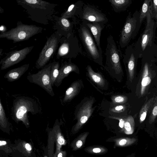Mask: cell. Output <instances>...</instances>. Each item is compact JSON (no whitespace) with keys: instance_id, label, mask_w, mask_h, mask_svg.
<instances>
[{"instance_id":"f1b7e54d","label":"cell","mask_w":157,"mask_h":157,"mask_svg":"<svg viewBox=\"0 0 157 157\" xmlns=\"http://www.w3.org/2000/svg\"><path fill=\"white\" fill-rule=\"evenodd\" d=\"M59 62L55 61L52 63L50 76L52 86H54L55 83L59 75Z\"/></svg>"},{"instance_id":"f546056e","label":"cell","mask_w":157,"mask_h":157,"mask_svg":"<svg viewBox=\"0 0 157 157\" xmlns=\"http://www.w3.org/2000/svg\"><path fill=\"white\" fill-rule=\"evenodd\" d=\"M10 125L1 98H0V126L1 128L3 129H8L9 128Z\"/></svg>"},{"instance_id":"1f68e13d","label":"cell","mask_w":157,"mask_h":157,"mask_svg":"<svg viewBox=\"0 0 157 157\" xmlns=\"http://www.w3.org/2000/svg\"><path fill=\"white\" fill-rule=\"evenodd\" d=\"M128 100L127 97L122 95H118L113 97V102L116 103H123L125 102Z\"/></svg>"},{"instance_id":"d590c367","label":"cell","mask_w":157,"mask_h":157,"mask_svg":"<svg viewBox=\"0 0 157 157\" xmlns=\"http://www.w3.org/2000/svg\"><path fill=\"white\" fill-rule=\"evenodd\" d=\"M116 118L117 119L119 120V126L122 129V130L123 131L124 126L125 120L122 118Z\"/></svg>"},{"instance_id":"83f0119b","label":"cell","mask_w":157,"mask_h":157,"mask_svg":"<svg viewBox=\"0 0 157 157\" xmlns=\"http://www.w3.org/2000/svg\"><path fill=\"white\" fill-rule=\"evenodd\" d=\"M84 150L86 152L93 155H101L106 153L108 149L102 146H93L86 148Z\"/></svg>"},{"instance_id":"52a82bcc","label":"cell","mask_w":157,"mask_h":157,"mask_svg":"<svg viewBox=\"0 0 157 157\" xmlns=\"http://www.w3.org/2000/svg\"><path fill=\"white\" fill-rule=\"evenodd\" d=\"M52 63L46 65L37 73L29 75L27 79L30 83L35 84L43 88L52 97L55 95L50 76Z\"/></svg>"},{"instance_id":"3957f363","label":"cell","mask_w":157,"mask_h":157,"mask_svg":"<svg viewBox=\"0 0 157 157\" xmlns=\"http://www.w3.org/2000/svg\"><path fill=\"white\" fill-rule=\"evenodd\" d=\"M42 28L34 25L24 24L18 22L15 28L1 33L0 38H6L13 40V43L28 40L42 31Z\"/></svg>"},{"instance_id":"60d3db41","label":"cell","mask_w":157,"mask_h":157,"mask_svg":"<svg viewBox=\"0 0 157 157\" xmlns=\"http://www.w3.org/2000/svg\"></svg>"},{"instance_id":"6da1fadb","label":"cell","mask_w":157,"mask_h":157,"mask_svg":"<svg viewBox=\"0 0 157 157\" xmlns=\"http://www.w3.org/2000/svg\"><path fill=\"white\" fill-rule=\"evenodd\" d=\"M39 109L36 101L25 96H18L13 100L11 108L12 119L17 123L22 121L27 128L30 126L28 113L36 114Z\"/></svg>"},{"instance_id":"5bb4252c","label":"cell","mask_w":157,"mask_h":157,"mask_svg":"<svg viewBox=\"0 0 157 157\" xmlns=\"http://www.w3.org/2000/svg\"><path fill=\"white\" fill-rule=\"evenodd\" d=\"M16 1L18 4L24 8L32 9L47 10L49 8H54L55 6L56 5L41 0H17Z\"/></svg>"},{"instance_id":"277c9868","label":"cell","mask_w":157,"mask_h":157,"mask_svg":"<svg viewBox=\"0 0 157 157\" xmlns=\"http://www.w3.org/2000/svg\"><path fill=\"white\" fill-rule=\"evenodd\" d=\"M107 44L105 55V68L109 71H114L117 74L123 72L121 59L122 54L112 36L110 35L107 39Z\"/></svg>"},{"instance_id":"5b68a950","label":"cell","mask_w":157,"mask_h":157,"mask_svg":"<svg viewBox=\"0 0 157 157\" xmlns=\"http://www.w3.org/2000/svg\"><path fill=\"white\" fill-rule=\"evenodd\" d=\"M140 15L136 11L133 15L129 12L120 32L119 44L121 48L126 47L136 35L140 25Z\"/></svg>"},{"instance_id":"d4e9b609","label":"cell","mask_w":157,"mask_h":157,"mask_svg":"<svg viewBox=\"0 0 157 157\" xmlns=\"http://www.w3.org/2000/svg\"><path fill=\"white\" fill-rule=\"evenodd\" d=\"M115 145L118 147H124L130 146L137 140L135 138L123 137L116 138L114 140Z\"/></svg>"},{"instance_id":"30bf717a","label":"cell","mask_w":157,"mask_h":157,"mask_svg":"<svg viewBox=\"0 0 157 157\" xmlns=\"http://www.w3.org/2000/svg\"><path fill=\"white\" fill-rule=\"evenodd\" d=\"M94 99H92L84 103L80 108L77 115V122L74 127V132L77 133L82 128L91 115Z\"/></svg>"},{"instance_id":"ab89813d","label":"cell","mask_w":157,"mask_h":157,"mask_svg":"<svg viewBox=\"0 0 157 157\" xmlns=\"http://www.w3.org/2000/svg\"><path fill=\"white\" fill-rule=\"evenodd\" d=\"M44 157H48V156L46 155H45L44 156Z\"/></svg>"},{"instance_id":"f35d334b","label":"cell","mask_w":157,"mask_h":157,"mask_svg":"<svg viewBox=\"0 0 157 157\" xmlns=\"http://www.w3.org/2000/svg\"><path fill=\"white\" fill-rule=\"evenodd\" d=\"M154 18L156 20H157V13L154 17Z\"/></svg>"},{"instance_id":"ffe728a7","label":"cell","mask_w":157,"mask_h":157,"mask_svg":"<svg viewBox=\"0 0 157 157\" xmlns=\"http://www.w3.org/2000/svg\"><path fill=\"white\" fill-rule=\"evenodd\" d=\"M109 2L116 13L126 10L132 3L131 0H109Z\"/></svg>"},{"instance_id":"e0dca14e","label":"cell","mask_w":157,"mask_h":157,"mask_svg":"<svg viewBox=\"0 0 157 157\" xmlns=\"http://www.w3.org/2000/svg\"><path fill=\"white\" fill-rule=\"evenodd\" d=\"M29 67V64H26L11 69L5 75L4 78L10 82L17 80L28 70Z\"/></svg>"},{"instance_id":"ac0fdd59","label":"cell","mask_w":157,"mask_h":157,"mask_svg":"<svg viewBox=\"0 0 157 157\" xmlns=\"http://www.w3.org/2000/svg\"><path fill=\"white\" fill-rule=\"evenodd\" d=\"M80 87L79 82H73L65 91L62 103H65L70 101L79 92Z\"/></svg>"},{"instance_id":"4fadbf2b","label":"cell","mask_w":157,"mask_h":157,"mask_svg":"<svg viewBox=\"0 0 157 157\" xmlns=\"http://www.w3.org/2000/svg\"><path fill=\"white\" fill-rule=\"evenodd\" d=\"M79 69L75 64L71 62V59L68 62L62 63L59 69V75L54 84V86L58 87L61 84L63 79L67 77L71 72H79Z\"/></svg>"},{"instance_id":"ba28073f","label":"cell","mask_w":157,"mask_h":157,"mask_svg":"<svg viewBox=\"0 0 157 157\" xmlns=\"http://www.w3.org/2000/svg\"><path fill=\"white\" fill-rule=\"evenodd\" d=\"M33 46L27 47L21 50L8 52L0 62L1 70H5L17 64L24 59L32 50Z\"/></svg>"},{"instance_id":"7a4b0ae2","label":"cell","mask_w":157,"mask_h":157,"mask_svg":"<svg viewBox=\"0 0 157 157\" xmlns=\"http://www.w3.org/2000/svg\"><path fill=\"white\" fill-rule=\"evenodd\" d=\"M78 32L88 56L96 63L102 66V55L91 32L84 22L80 24Z\"/></svg>"},{"instance_id":"8d00e7d4","label":"cell","mask_w":157,"mask_h":157,"mask_svg":"<svg viewBox=\"0 0 157 157\" xmlns=\"http://www.w3.org/2000/svg\"><path fill=\"white\" fill-rule=\"evenodd\" d=\"M124 107L123 105H118L116 106L114 108V110L115 111H119L122 110H123L124 109Z\"/></svg>"},{"instance_id":"d6a6232c","label":"cell","mask_w":157,"mask_h":157,"mask_svg":"<svg viewBox=\"0 0 157 157\" xmlns=\"http://www.w3.org/2000/svg\"><path fill=\"white\" fill-rule=\"evenodd\" d=\"M0 146L1 149L4 151L7 152H10V150H11L10 148L7 144V143L5 141L1 140L0 141Z\"/></svg>"},{"instance_id":"9c48e42d","label":"cell","mask_w":157,"mask_h":157,"mask_svg":"<svg viewBox=\"0 0 157 157\" xmlns=\"http://www.w3.org/2000/svg\"><path fill=\"white\" fill-rule=\"evenodd\" d=\"M79 17L82 21L104 24L107 23L108 21L106 15L101 10L89 4H84L82 11Z\"/></svg>"},{"instance_id":"4dcf8cb0","label":"cell","mask_w":157,"mask_h":157,"mask_svg":"<svg viewBox=\"0 0 157 157\" xmlns=\"http://www.w3.org/2000/svg\"><path fill=\"white\" fill-rule=\"evenodd\" d=\"M149 112V123L151 124L155 121L157 117V96L155 97L154 102Z\"/></svg>"},{"instance_id":"e575fe53","label":"cell","mask_w":157,"mask_h":157,"mask_svg":"<svg viewBox=\"0 0 157 157\" xmlns=\"http://www.w3.org/2000/svg\"><path fill=\"white\" fill-rule=\"evenodd\" d=\"M152 13L153 18L157 13V0H151Z\"/></svg>"},{"instance_id":"484cf974","label":"cell","mask_w":157,"mask_h":157,"mask_svg":"<svg viewBox=\"0 0 157 157\" xmlns=\"http://www.w3.org/2000/svg\"><path fill=\"white\" fill-rule=\"evenodd\" d=\"M124 120V124L122 131L127 135L132 134L134 132L135 126V122L133 117L131 116H129Z\"/></svg>"},{"instance_id":"2e32d148","label":"cell","mask_w":157,"mask_h":157,"mask_svg":"<svg viewBox=\"0 0 157 157\" xmlns=\"http://www.w3.org/2000/svg\"><path fill=\"white\" fill-rule=\"evenodd\" d=\"M83 2L78 1L71 4L67 10L61 14V17L67 19L72 18L75 21V16H79L81 13L84 5Z\"/></svg>"},{"instance_id":"74e56055","label":"cell","mask_w":157,"mask_h":157,"mask_svg":"<svg viewBox=\"0 0 157 157\" xmlns=\"http://www.w3.org/2000/svg\"><path fill=\"white\" fill-rule=\"evenodd\" d=\"M64 151H60L58 154L57 157H63V153Z\"/></svg>"},{"instance_id":"9a60e30c","label":"cell","mask_w":157,"mask_h":157,"mask_svg":"<svg viewBox=\"0 0 157 157\" xmlns=\"http://www.w3.org/2000/svg\"><path fill=\"white\" fill-rule=\"evenodd\" d=\"M88 28L92 33L98 50L102 55V50L101 47L100 37L102 31L104 29V24L97 22H90L82 21Z\"/></svg>"},{"instance_id":"8992f818","label":"cell","mask_w":157,"mask_h":157,"mask_svg":"<svg viewBox=\"0 0 157 157\" xmlns=\"http://www.w3.org/2000/svg\"><path fill=\"white\" fill-rule=\"evenodd\" d=\"M61 37L60 34L56 32L47 38L36 62L37 69L42 68L46 65L55 52Z\"/></svg>"},{"instance_id":"d6986e66","label":"cell","mask_w":157,"mask_h":157,"mask_svg":"<svg viewBox=\"0 0 157 157\" xmlns=\"http://www.w3.org/2000/svg\"><path fill=\"white\" fill-rule=\"evenodd\" d=\"M150 68L148 64H145L143 70L141 81L140 93L143 95L147 86L150 84L151 79L150 77Z\"/></svg>"},{"instance_id":"4316f807","label":"cell","mask_w":157,"mask_h":157,"mask_svg":"<svg viewBox=\"0 0 157 157\" xmlns=\"http://www.w3.org/2000/svg\"><path fill=\"white\" fill-rule=\"evenodd\" d=\"M151 0H145L144 1L140 13V22L141 24L144 19L146 16L151 7Z\"/></svg>"},{"instance_id":"8fae6325","label":"cell","mask_w":157,"mask_h":157,"mask_svg":"<svg viewBox=\"0 0 157 157\" xmlns=\"http://www.w3.org/2000/svg\"><path fill=\"white\" fill-rule=\"evenodd\" d=\"M146 17V25L145 30L142 33L140 41L141 47L143 51L145 49L147 46H151L152 44L155 22L152 13V7Z\"/></svg>"},{"instance_id":"cb8c5ba5","label":"cell","mask_w":157,"mask_h":157,"mask_svg":"<svg viewBox=\"0 0 157 157\" xmlns=\"http://www.w3.org/2000/svg\"><path fill=\"white\" fill-rule=\"evenodd\" d=\"M155 97L151 98L142 107L140 111L139 117L140 123H143L147 115L154 102Z\"/></svg>"},{"instance_id":"7402d4cb","label":"cell","mask_w":157,"mask_h":157,"mask_svg":"<svg viewBox=\"0 0 157 157\" xmlns=\"http://www.w3.org/2000/svg\"><path fill=\"white\" fill-rule=\"evenodd\" d=\"M86 69L88 76L94 82L101 87L104 86L105 80L100 73L94 71L90 65L86 67Z\"/></svg>"},{"instance_id":"7c38bea8","label":"cell","mask_w":157,"mask_h":157,"mask_svg":"<svg viewBox=\"0 0 157 157\" xmlns=\"http://www.w3.org/2000/svg\"><path fill=\"white\" fill-rule=\"evenodd\" d=\"M136 58V53L132 47L128 46L123 56V61L127 67L129 79L131 82L134 77Z\"/></svg>"},{"instance_id":"836d02e7","label":"cell","mask_w":157,"mask_h":157,"mask_svg":"<svg viewBox=\"0 0 157 157\" xmlns=\"http://www.w3.org/2000/svg\"><path fill=\"white\" fill-rule=\"evenodd\" d=\"M22 145L23 151H25L27 154H30L32 150V147L31 145L28 143L24 142Z\"/></svg>"},{"instance_id":"603a6c76","label":"cell","mask_w":157,"mask_h":157,"mask_svg":"<svg viewBox=\"0 0 157 157\" xmlns=\"http://www.w3.org/2000/svg\"><path fill=\"white\" fill-rule=\"evenodd\" d=\"M89 134V132H84L73 140L71 144V147L73 151L78 150L83 147Z\"/></svg>"},{"instance_id":"44dd1931","label":"cell","mask_w":157,"mask_h":157,"mask_svg":"<svg viewBox=\"0 0 157 157\" xmlns=\"http://www.w3.org/2000/svg\"><path fill=\"white\" fill-rule=\"evenodd\" d=\"M59 23L65 37H67L73 33V28L75 22H71L68 19L60 17Z\"/></svg>"}]
</instances>
